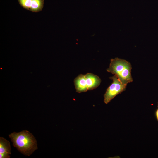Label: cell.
I'll return each mask as SVG.
<instances>
[{
    "mask_svg": "<svg viewBox=\"0 0 158 158\" xmlns=\"http://www.w3.org/2000/svg\"><path fill=\"white\" fill-rule=\"evenodd\" d=\"M9 137L13 146L24 155L29 156L37 149L36 139L28 131L14 132L10 134Z\"/></svg>",
    "mask_w": 158,
    "mask_h": 158,
    "instance_id": "1",
    "label": "cell"
},
{
    "mask_svg": "<svg viewBox=\"0 0 158 158\" xmlns=\"http://www.w3.org/2000/svg\"><path fill=\"white\" fill-rule=\"evenodd\" d=\"M130 63L124 59L116 58L111 60L109 67L107 71L116 75L122 84L127 85L133 81Z\"/></svg>",
    "mask_w": 158,
    "mask_h": 158,
    "instance_id": "2",
    "label": "cell"
},
{
    "mask_svg": "<svg viewBox=\"0 0 158 158\" xmlns=\"http://www.w3.org/2000/svg\"><path fill=\"white\" fill-rule=\"evenodd\" d=\"M109 78L113 81L104 95V102L106 104L109 103L117 95L124 91L127 85L122 84L115 75Z\"/></svg>",
    "mask_w": 158,
    "mask_h": 158,
    "instance_id": "3",
    "label": "cell"
},
{
    "mask_svg": "<svg viewBox=\"0 0 158 158\" xmlns=\"http://www.w3.org/2000/svg\"><path fill=\"white\" fill-rule=\"evenodd\" d=\"M85 75L88 90L95 89L100 84L101 80L97 75L91 73H88Z\"/></svg>",
    "mask_w": 158,
    "mask_h": 158,
    "instance_id": "4",
    "label": "cell"
},
{
    "mask_svg": "<svg viewBox=\"0 0 158 158\" xmlns=\"http://www.w3.org/2000/svg\"><path fill=\"white\" fill-rule=\"evenodd\" d=\"M74 83L77 92L81 93L88 90L85 75H78L75 79Z\"/></svg>",
    "mask_w": 158,
    "mask_h": 158,
    "instance_id": "5",
    "label": "cell"
},
{
    "mask_svg": "<svg viewBox=\"0 0 158 158\" xmlns=\"http://www.w3.org/2000/svg\"><path fill=\"white\" fill-rule=\"evenodd\" d=\"M10 142L4 138H0V158H9L11 154Z\"/></svg>",
    "mask_w": 158,
    "mask_h": 158,
    "instance_id": "6",
    "label": "cell"
},
{
    "mask_svg": "<svg viewBox=\"0 0 158 158\" xmlns=\"http://www.w3.org/2000/svg\"><path fill=\"white\" fill-rule=\"evenodd\" d=\"M44 0H32L29 10L33 12H38L42 11L44 7Z\"/></svg>",
    "mask_w": 158,
    "mask_h": 158,
    "instance_id": "7",
    "label": "cell"
},
{
    "mask_svg": "<svg viewBox=\"0 0 158 158\" xmlns=\"http://www.w3.org/2000/svg\"><path fill=\"white\" fill-rule=\"evenodd\" d=\"M20 6L24 9L29 10L32 0H18Z\"/></svg>",
    "mask_w": 158,
    "mask_h": 158,
    "instance_id": "8",
    "label": "cell"
},
{
    "mask_svg": "<svg viewBox=\"0 0 158 158\" xmlns=\"http://www.w3.org/2000/svg\"><path fill=\"white\" fill-rule=\"evenodd\" d=\"M156 116L157 119L158 121V109L157 110L156 112Z\"/></svg>",
    "mask_w": 158,
    "mask_h": 158,
    "instance_id": "9",
    "label": "cell"
}]
</instances>
